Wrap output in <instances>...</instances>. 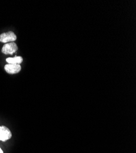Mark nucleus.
<instances>
[{
	"instance_id": "f257e3e1",
	"label": "nucleus",
	"mask_w": 136,
	"mask_h": 153,
	"mask_svg": "<svg viewBox=\"0 0 136 153\" xmlns=\"http://www.w3.org/2000/svg\"><path fill=\"white\" fill-rule=\"evenodd\" d=\"M17 40V36L13 31H7L0 34V42L3 43L14 42Z\"/></svg>"
},
{
	"instance_id": "f03ea898",
	"label": "nucleus",
	"mask_w": 136,
	"mask_h": 153,
	"mask_svg": "<svg viewBox=\"0 0 136 153\" xmlns=\"http://www.w3.org/2000/svg\"><path fill=\"white\" fill-rule=\"evenodd\" d=\"M18 50V46L15 42L5 44L2 47L1 52L5 55H12Z\"/></svg>"
},
{
	"instance_id": "7ed1b4c3",
	"label": "nucleus",
	"mask_w": 136,
	"mask_h": 153,
	"mask_svg": "<svg viewBox=\"0 0 136 153\" xmlns=\"http://www.w3.org/2000/svg\"><path fill=\"white\" fill-rule=\"evenodd\" d=\"M12 137V132L4 126H0V140L2 142H6L10 139Z\"/></svg>"
},
{
	"instance_id": "20e7f679",
	"label": "nucleus",
	"mask_w": 136,
	"mask_h": 153,
	"mask_svg": "<svg viewBox=\"0 0 136 153\" xmlns=\"http://www.w3.org/2000/svg\"><path fill=\"white\" fill-rule=\"evenodd\" d=\"M4 70L9 74H18L21 70L20 65H15V64H7L4 66Z\"/></svg>"
},
{
	"instance_id": "39448f33",
	"label": "nucleus",
	"mask_w": 136,
	"mask_h": 153,
	"mask_svg": "<svg viewBox=\"0 0 136 153\" xmlns=\"http://www.w3.org/2000/svg\"><path fill=\"white\" fill-rule=\"evenodd\" d=\"M6 61L8 64H15V65H20L23 62V59L21 56H15L13 58H7Z\"/></svg>"
},
{
	"instance_id": "423d86ee",
	"label": "nucleus",
	"mask_w": 136,
	"mask_h": 153,
	"mask_svg": "<svg viewBox=\"0 0 136 153\" xmlns=\"http://www.w3.org/2000/svg\"><path fill=\"white\" fill-rule=\"evenodd\" d=\"M0 153H3V150L1 149V148H0Z\"/></svg>"
}]
</instances>
